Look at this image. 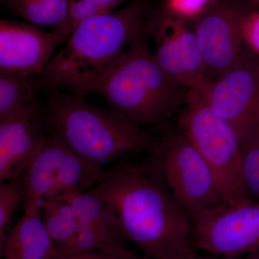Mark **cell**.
Instances as JSON below:
<instances>
[{
	"label": "cell",
	"mask_w": 259,
	"mask_h": 259,
	"mask_svg": "<svg viewBox=\"0 0 259 259\" xmlns=\"http://www.w3.org/2000/svg\"><path fill=\"white\" fill-rule=\"evenodd\" d=\"M146 34L126 49L94 92L141 127L168 120L185 105L189 93L158 64Z\"/></svg>",
	"instance_id": "277c9868"
},
{
	"label": "cell",
	"mask_w": 259,
	"mask_h": 259,
	"mask_svg": "<svg viewBox=\"0 0 259 259\" xmlns=\"http://www.w3.org/2000/svg\"><path fill=\"white\" fill-rule=\"evenodd\" d=\"M243 10L233 3L220 1L213 3L197 18L194 32L208 81L226 74L244 50L241 31Z\"/></svg>",
	"instance_id": "30bf717a"
},
{
	"label": "cell",
	"mask_w": 259,
	"mask_h": 259,
	"mask_svg": "<svg viewBox=\"0 0 259 259\" xmlns=\"http://www.w3.org/2000/svg\"><path fill=\"white\" fill-rule=\"evenodd\" d=\"M40 217L56 247L69 241L80 226L74 207L66 197L44 201Z\"/></svg>",
	"instance_id": "ac0fdd59"
},
{
	"label": "cell",
	"mask_w": 259,
	"mask_h": 259,
	"mask_svg": "<svg viewBox=\"0 0 259 259\" xmlns=\"http://www.w3.org/2000/svg\"><path fill=\"white\" fill-rule=\"evenodd\" d=\"M127 0H69V29L73 31L83 20L106 15Z\"/></svg>",
	"instance_id": "7402d4cb"
},
{
	"label": "cell",
	"mask_w": 259,
	"mask_h": 259,
	"mask_svg": "<svg viewBox=\"0 0 259 259\" xmlns=\"http://www.w3.org/2000/svg\"><path fill=\"white\" fill-rule=\"evenodd\" d=\"M40 84L32 75L0 73V121L40 106Z\"/></svg>",
	"instance_id": "9a60e30c"
},
{
	"label": "cell",
	"mask_w": 259,
	"mask_h": 259,
	"mask_svg": "<svg viewBox=\"0 0 259 259\" xmlns=\"http://www.w3.org/2000/svg\"><path fill=\"white\" fill-rule=\"evenodd\" d=\"M66 198L74 207L80 224L93 227L120 239L127 240L115 208L93 191H84Z\"/></svg>",
	"instance_id": "2e32d148"
},
{
	"label": "cell",
	"mask_w": 259,
	"mask_h": 259,
	"mask_svg": "<svg viewBox=\"0 0 259 259\" xmlns=\"http://www.w3.org/2000/svg\"><path fill=\"white\" fill-rule=\"evenodd\" d=\"M242 175L248 196L259 198V118L239 137Z\"/></svg>",
	"instance_id": "ffe728a7"
},
{
	"label": "cell",
	"mask_w": 259,
	"mask_h": 259,
	"mask_svg": "<svg viewBox=\"0 0 259 259\" xmlns=\"http://www.w3.org/2000/svg\"><path fill=\"white\" fill-rule=\"evenodd\" d=\"M42 117L48 133L98 168L152 148L153 140L143 127L83 97L53 92Z\"/></svg>",
	"instance_id": "3957f363"
},
{
	"label": "cell",
	"mask_w": 259,
	"mask_h": 259,
	"mask_svg": "<svg viewBox=\"0 0 259 259\" xmlns=\"http://www.w3.org/2000/svg\"><path fill=\"white\" fill-rule=\"evenodd\" d=\"M203 90L209 106L239 138L259 118V56L245 47L234 66L218 79L207 81Z\"/></svg>",
	"instance_id": "9c48e42d"
},
{
	"label": "cell",
	"mask_w": 259,
	"mask_h": 259,
	"mask_svg": "<svg viewBox=\"0 0 259 259\" xmlns=\"http://www.w3.org/2000/svg\"><path fill=\"white\" fill-rule=\"evenodd\" d=\"M125 240L107 234L93 227L80 224L78 231L69 241L56 247L59 254H76L87 252H122L128 250Z\"/></svg>",
	"instance_id": "d6986e66"
},
{
	"label": "cell",
	"mask_w": 259,
	"mask_h": 259,
	"mask_svg": "<svg viewBox=\"0 0 259 259\" xmlns=\"http://www.w3.org/2000/svg\"><path fill=\"white\" fill-rule=\"evenodd\" d=\"M136 253L132 250H127L122 252H106L95 250L87 253L76 254H59L56 255V259H134Z\"/></svg>",
	"instance_id": "d4e9b609"
},
{
	"label": "cell",
	"mask_w": 259,
	"mask_h": 259,
	"mask_svg": "<svg viewBox=\"0 0 259 259\" xmlns=\"http://www.w3.org/2000/svg\"><path fill=\"white\" fill-rule=\"evenodd\" d=\"M155 28L153 55L162 69L189 90L207 82L195 32L183 20L168 13Z\"/></svg>",
	"instance_id": "7c38bea8"
},
{
	"label": "cell",
	"mask_w": 259,
	"mask_h": 259,
	"mask_svg": "<svg viewBox=\"0 0 259 259\" xmlns=\"http://www.w3.org/2000/svg\"><path fill=\"white\" fill-rule=\"evenodd\" d=\"M248 2H249L250 8L259 11V0H248Z\"/></svg>",
	"instance_id": "83f0119b"
},
{
	"label": "cell",
	"mask_w": 259,
	"mask_h": 259,
	"mask_svg": "<svg viewBox=\"0 0 259 259\" xmlns=\"http://www.w3.org/2000/svg\"><path fill=\"white\" fill-rule=\"evenodd\" d=\"M11 10L32 25L71 34L69 0H16Z\"/></svg>",
	"instance_id": "e0dca14e"
},
{
	"label": "cell",
	"mask_w": 259,
	"mask_h": 259,
	"mask_svg": "<svg viewBox=\"0 0 259 259\" xmlns=\"http://www.w3.org/2000/svg\"><path fill=\"white\" fill-rule=\"evenodd\" d=\"M241 31L245 47L259 56V11L243 10L241 18Z\"/></svg>",
	"instance_id": "603a6c76"
},
{
	"label": "cell",
	"mask_w": 259,
	"mask_h": 259,
	"mask_svg": "<svg viewBox=\"0 0 259 259\" xmlns=\"http://www.w3.org/2000/svg\"><path fill=\"white\" fill-rule=\"evenodd\" d=\"M54 259H56V257H55V258H54Z\"/></svg>",
	"instance_id": "4dcf8cb0"
},
{
	"label": "cell",
	"mask_w": 259,
	"mask_h": 259,
	"mask_svg": "<svg viewBox=\"0 0 259 259\" xmlns=\"http://www.w3.org/2000/svg\"><path fill=\"white\" fill-rule=\"evenodd\" d=\"M47 136L40 106L0 121V183L23 178Z\"/></svg>",
	"instance_id": "4fadbf2b"
},
{
	"label": "cell",
	"mask_w": 259,
	"mask_h": 259,
	"mask_svg": "<svg viewBox=\"0 0 259 259\" xmlns=\"http://www.w3.org/2000/svg\"><path fill=\"white\" fill-rule=\"evenodd\" d=\"M107 173V170L83 161L47 132L44 144L23 177L24 213L40 215L44 201L90 190Z\"/></svg>",
	"instance_id": "52a82bcc"
},
{
	"label": "cell",
	"mask_w": 259,
	"mask_h": 259,
	"mask_svg": "<svg viewBox=\"0 0 259 259\" xmlns=\"http://www.w3.org/2000/svg\"><path fill=\"white\" fill-rule=\"evenodd\" d=\"M147 15L146 2L135 0L118 11L83 20L37 76L40 87L80 97L94 93L144 33Z\"/></svg>",
	"instance_id": "7a4b0ae2"
},
{
	"label": "cell",
	"mask_w": 259,
	"mask_h": 259,
	"mask_svg": "<svg viewBox=\"0 0 259 259\" xmlns=\"http://www.w3.org/2000/svg\"><path fill=\"white\" fill-rule=\"evenodd\" d=\"M94 193L118 215L126 239L150 259H187L197 253L193 225L151 161L125 163L107 170Z\"/></svg>",
	"instance_id": "6da1fadb"
},
{
	"label": "cell",
	"mask_w": 259,
	"mask_h": 259,
	"mask_svg": "<svg viewBox=\"0 0 259 259\" xmlns=\"http://www.w3.org/2000/svg\"><path fill=\"white\" fill-rule=\"evenodd\" d=\"M214 3L213 0H167L168 13L181 19L198 18Z\"/></svg>",
	"instance_id": "cb8c5ba5"
},
{
	"label": "cell",
	"mask_w": 259,
	"mask_h": 259,
	"mask_svg": "<svg viewBox=\"0 0 259 259\" xmlns=\"http://www.w3.org/2000/svg\"><path fill=\"white\" fill-rule=\"evenodd\" d=\"M245 259H259V253H253V254H249L246 258Z\"/></svg>",
	"instance_id": "f1b7e54d"
},
{
	"label": "cell",
	"mask_w": 259,
	"mask_h": 259,
	"mask_svg": "<svg viewBox=\"0 0 259 259\" xmlns=\"http://www.w3.org/2000/svg\"><path fill=\"white\" fill-rule=\"evenodd\" d=\"M187 259H238V258H226V257L218 256V255H214V256H204V255H199L197 253L191 255L190 257Z\"/></svg>",
	"instance_id": "484cf974"
},
{
	"label": "cell",
	"mask_w": 259,
	"mask_h": 259,
	"mask_svg": "<svg viewBox=\"0 0 259 259\" xmlns=\"http://www.w3.org/2000/svg\"><path fill=\"white\" fill-rule=\"evenodd\" d=\"M30 24L0 22V73L37 76L69 35L45 31Z\"/></svg>",
	"instance_id": "8fae6325"
},
{
	"label": "cell",
	"mask_w": 259,
	"mask_h": 259,
	"mask_svg": "<svg viewBox=\"0 0 259 259\" xmlns=\"http://www.w3.org/2000/svg\"><path fill=\"white\" fill-rule=\"evenodd\" d=\"M1 1L8 9L11 10L16 0H1Z\"/></svg>",
	"instance_id": "4316f807"
},
{
	"label": "cell",
	"mask_w": 259,
	"mask_h": 259,
	"mask_svg": "<svg viewBox=\"0 0 259 259\" xmlns=\"http://www.w3.org/2000/svg\"><path fill=\"white\" fill-rule=\"evenodd\" d=\"M196 250L238 258L259 253V202L223 206L192 221Z\"/></svg>",
	"instance_id": "ba28073f"
},
{
	"label": "cell",
	"mask_w": 259,
	"mask_h": 259,
	"mask_svg": "<svg viewBox=\"0 0 259 259\" xmlns=\"http://www.w3.org/2000/svg\"><path fill=\"white\" fill-rule=\"evenodd\" d=\"M23 199V178L0 183V246L11 230L13 217Z\"/></svg>",
	"instance_id": "44dd1931"
},
{
	"label": "cell",
	"mask_w": 259,
	"mask_h": 259,
	"mask_svg": "<svg viewBox=\"0 0 259 259\" xmlns=\"http://www.w3.org/2000/svg\"><path fill=\"white\" fill-rule=\"evenodd\" d=\"M203 87L189 90L187 101L180 111L177 128L210 167L225 204L238 205L251 199L242 175L239 138L231 124L209 106Z\"/></svg>",
	"instance_id": "5b68a950"
},
{
	"label": "cell",
	"mask_w": 259,
	"mask_h": 259,
	"mask_svg": "<svg viewBox=\"0 0 259 259\" xmlns=\"http://www.w3.org/2000/svg\"><path fill=\"white\" fill-rule=\"evenodd\" d=\"M134 259H150V258H147V257L145 256V255H136V257H135Z\"/></svg>",
	"instance_id": "f546056e"
},
{
	"label": "cell",
	"mask_w": 259,
	"mask_h": 259,
	"mask_svg": "<svg viewBox=\"0 0 259 259\" xmlns=\"http://www.w3.org/2000/svg\"><path fill=\"white\" fill-rule=\"evenodd\" d=\"M2 259H54L55 243L40 215L24 213L0 246Z\"/></svg>",
	"instance_id": "5bb4252c"
},
{
	"label": "cell",
	"mask_w": 259,
	"mask_h": 259,
	"mask_svg": "<svg viewBox=\"0 0 259 259\" xmlns=\"http://www.w3.org/2000/svg\"><path fill=\"white\" fill-rule=\"evenodd\" d=\"M151 151V163L192 221L226 205L210 167L180 130L153 141Z\"/></svg>",
	"instance_id": "8992f818"
}]
</instances>
